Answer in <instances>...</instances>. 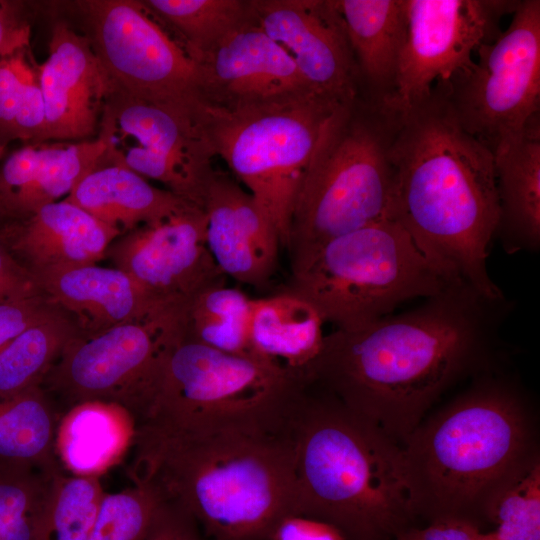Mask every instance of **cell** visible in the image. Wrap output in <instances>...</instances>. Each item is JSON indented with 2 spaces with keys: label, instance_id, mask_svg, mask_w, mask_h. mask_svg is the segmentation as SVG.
Listing matches in <instances>:
<instances>
[{
  "label": "cell",
  "instance_id": "44dd1931",
  "mask_svg": "<svg viewBox=\"0 0 540 540\" xmlns=\"http://www.w3.org/2000/svg\"><path fill=\"white\" fill-rule=\"evenodd\" d=\"M103 152L104 146L97 138L23 147L11 154L1 168L0 202L11 211L30 216L67 197L98 167Z\"/></svg>",
  "mask_w": 540,
  "mask_h": 540
},
{
  "label": "cell",
  "instance_id": "d6986e66",
  "mask_svg": "<svg viewBox=\"0 0 540 540\" xmlns=\"http://www.w3.org/2000/svg\"><path fill=\"white\" fill-rule=\"evenodd\" d=\"M204 212L207 246L221 272L251 286L267 283L281 245L254 197L234 177L215 170Z\"/></svg>",
  "mask_w": 540,
  "mask_h": 540
},
{
  "label": "cell",
  "instance_id": "836d02e7",
  "mask_svg": "<svg viewBox=\"0 0 540 540\" xmlns=\"http://www.w3.org/2000/svg\"><path fill=\"white\" fill-rule=\"evenodd\" d=\"M23 51L0 59V139L42 143L46 128L43 96L37 67Z\"/></svg>",
  "mask_w": 540,
  "mask_h": 540
},
{
  "label": "cell",
  "instance_id": "1f68e13d",
  "mask_svg": "<svg viewBox=\"0 0 540 540\" xmlns=\"http://www.w3.org/2000/svg\"><path fill=\"white\" fill-rule=\"evenodd\" d=\"M483 522L496 540H540V460L533 452L487 495Z\"/></svg>",
  "mask_w": 540,
  "mask_h": 540
},
{
  "label": "cell",
  "instance_id": "7a4b0ae2",
  "mask_svg": "<svg viewBox=\"0 0 540 540\" xmlns=\"http://www.w3.org/2000/svg\"><path fill=\"white\" fill-rule=\"evenodd\" d=\"M397 110L391 217L450 280L505 297L487 268L499 219L493 153L460 125L439 85Z\"/></svg>",
  "mask_w": 540,
  "mask_h": 540
},
{
  "label": "cell",
  "instance_id": "e0dca14e",
  "mask_svg": "<svg viewBox=\"0 0 540 540\" xmlns=\"http://www.w3.org/2000/svg\"><path fill=\"white\" fill-rule=\"evenodd\" d=\"M199 65L203 102L215 107L232 109L312 92L288 53L251 18L219 41Z\"/></svg>",
  "mask_w": 540,
  "mask_h": 540
},
{
  "label": "cell",
  "instance_id": "ba28073f",
  "mask_svg": "<svg viewBox=\"0 0 540 540\" xmlns=\"http://www.w3.org/2000/svg\"><path fill=\"white\" fill-rule=\"evenodd\" d=\"M342 105L310 91L232 109L203 103L215 156L264 210L281 248L288 246L296 197L321 132Z\"/></svg>",
  "mask_w": 540,
  "mask_h": 540
},
{
  "label": "cell",
  "instance_id": "4fadbf2b",
  "mask_svg": "<svg viewBox=\"0 0 540 540\" xmlns=\"http://www.w3.org/2000/svg\"><path fill=\"white\" fill-rule=\"evenodd\" d=\"M94 51L110 82L137 98L196 107L201 69L142 1L84 3Z\"/></svg>",
  "mask_w": 540,
  "mask_h": 540
},
{
  "label": "cell",
  "instance_id": "9a60e30c",
  "mask_svg": "<svg viewBox=\"0 0 540 540\" xmlns=\"http://www.w3.org/2000/svg\"><path fill=\"white\" fill-rule=\"evenodd\" d=\"M107 255L150 296L173 306H188L226 280L207 246L204 209L194 205L120 235Z\"/></svg>",
  "mask_w": 540,
  "mask_h": 540
},
{
  "label": "cell",
  "instance_id": "ffe728a7",
  "mask_svg": "<svg viewBox=\"0 0 540 540\" xmlns=\"http://www.w3.org/2000/svg\"><path fill=\"white\" fill-rule=\"evenodd\" d=\"M42 293L76 325L92 336L123 323L139 321L176 308L150 296L127 273L96 264L33 274Z\"/></svg>",
  "mask_w": 540,
  "mask_h": 540
},
{
  "label": "cell",
  "instance_id": "d4e9b609",
  "mask_svg": "<svg viewBox=\"0 0 540 540\" xmlns=\"http://www.w3.org/2000/svg\"><path fill=\"white\" fill-rule=\"evenodd\" d=\"M324 320L305 299L281 291L252 299L250 344L254 355L307 383L325 334Z\"/></svg>",
  "mask_w": 540,
  "mask_h": 540
},
{
  "label": "cell",
  "instance_id": "8992f818",
  "mask_svg": "<svg viewBox=\"0 0 540 540\" xmlns=\"http://www.w3.org/2000/svg\"><path fill=\"white\" fill-rule=\"evenodd\" d=\"M397 118L388 101L361 93L328 119L294 204L291 270L330 240L391 217Z\"/></svg>",
  "mask_w": 540,
  "mask_h": 540
},
{
  "label": "cell",
  "instance_id": "5bb4252c",
  "mask_svg": "<svg viewBox=\"0 0 540 540\" xmlns=\"http://www.w3.org/2000/svg\"><path fill=\"white\" fill-rule=\"evenodd\" d=\"M515 0H403L405 34L393 92L397 108L427 96L472 63V55L500 34Z\"/></svg>",
  "mask_w": 540,
  "mask_h": 540
},
{
  "label": "cell",
  "instance_id": "ab89813d",
  "mask_svg": "<svg viewBox=\"0 0 540 540\" xmlns=\"http://www.w3.org/2000/svg\"><path fill=\"white\" fill-rule=\"evenodd\" d=\"M41 294L33 274L0 245V302L23 300Z\"/></svg>",
  "mask_w": 540,
  "mask_h": 540
},
{
  "label": "cell",
  "instance_id": "f1b7e54d",
  "mask_svg": "<svg viewBox=\"0 0 540 540\" xmlns=\"http://www.w3.org/2000/svg\"><path fill=\"white\" fill-rule=\"evenodd\" d=\"M142 2L198 63L219 41L250 19L249 0Z\"/></svg>",
  "mask_w": 540,
  "mask_h": 540
},
{
  "label": "cell",
  "instance_id": "4dcf8cb0",
  "mask_svg": "<svg viewBox=\"0 0 540 540\" xmlns=\"http://www.w3.org/2000/svg\"><path fill=\"white\" fill-rule=\"evenodd\" d=\"M77 335L74 322L60 311L0 347V393L40 385L66 344Z\"/></svg>",
  "mask_w": 540,
  "mask_h": 540
},
{
  "label": "cell",
  "instance_id": "74e56055",
  "mask_svg": "<svg viewBox=\"0 0 540 540\" xmlns=\"http://www.w3.org/2000/svg\"><path fill=\"white\" fill-rule=\"evenodd\" d=\"M142 540L210 539L186 511L163 500Z\"/></svg>",
  "mask_w": 540,
  "mask_h": 540
},
{
  "label": "cell",
  "instance_id": "603a6c76",
  "mask_svg": "<svg viewBox=\"0 0 540 540\" xmlns=\"http://www.w3.org/2000/svg\"><path fill=\"white\" fill-rule=\"evenodd\" d=\"M121 233L67 201L47 204L29 216L11 244L32 274L96 264Z\"/></svg>",
  "mask_w": 540,
  "mask_h": 540
},
{
  "label": "cell",
  "instance_id": "f35d334b",
  "mask_svg": "<svg viewBox=\"0 0 540 540\" xmlns=\"http://www.w3.org/2000/svg\"><path fill=\"white\" fill-rule=\"evenodd\" d=\"M396 540H496L492 531L485 532L477 524L462 518H441L425 526H412Z\"/></svg>",
  "mask_w": 540,
  "mask_h": 540
},
{
  "label": "cell",
  "instance_id": "8fae6325",
  "mask_svg": "<svg viewBox=\"0 0 540 540\" xmlns=\"http://www.w3.org/2000/svg\"><path fill=\"white\" fill-rule=\"evenodd\" d=\"M97 134L104 146L98 166L127 168L204 209L215 154L204 128L202 104L145 100L110 82Z\"/></svg>",
  "mask_w": 540,
  "mask_h": 540
},
{
  "label": "cell",
  "instance_id": "3957f363",
  "mask_svg": "<svg viewBox=\"0 0 540 540\" xmlns=\"http://www.w3.org/2000/svg\"><path fill=\"white\" fill-rule=\"evenodd\" d=\"M132 482L186 511L210 540H269L296 514L293 452L285 428L136 429Z\"/></svg>",
  "mask_w": 540,
  "mask_h": 540
},
{
  "label": "cell",
  "instance_id": "83f0119b",
  "mask_svg": "<svg viewBox=\"0 0 540 540\" xmlns=\"http://www.w3.org/2000/svg\"><path fill=\"white\" fill-rule=\"evenodd\" d=\"M59 419L40 385L0 393V461L62 469L55 451Z\"/></svg>",
  "mask_w": 540,
  "mask_h": 540
},
{
  "label": "cell",
  "instance_id": "cb8c5ba5",
  "mask_svg": "<svg viewBox=\"0 0 540 540\" xmlns=\"http://www.w3.org/2000/svg\"><path fill=\"white\" fill-rule=\"evenodd\" d=\"M357 67L361 92H393L405 34L403 0H335Z\"/></svg>",
  "mask_w": 540,
  "mask_h": 540
},
{
  "label": "cell",
  "instance_id": "8d00e7d4",
  "mask_svg": "<svg viewBox=\"0 0 540 540\" xmlns=\"http://www.w3.org/2000/svg\"><path fill=\"white\" fill-rule=\"evenodd\" d=\"M60 311L44 294L23 300L0 302V347L31 325Z\"/></svg>",
  "mask_w": 540,
  "mask_h": 540
},
{
  "label": "cell",
  "instance_id": "4316f807",
  "mask_svg": "<svg viewBox=\"0 0 540 540\" xmlns=\"http://www.w3.org/2000/svg\"><path fill=\"white\" fill-rule=\"evenodd\" d=\"M65 199L121 235L164 220L192 205L117 165L98 166Z\"/></svg>",
  "mask_w": 540,
  "mask_h": 540
},
{
  "label": "cell",
  "instance_id": "7bdbcfd3",
  "mask_svg": "<svg viewBox=\"0 0 540 540\" xmlns=\"http://www.w3.org/2000/svg\"><path fill=\"white\" fill-rule=\"evenodd\" d=\"M2 150H3V144H2V141H1V139H0V156H1V154H2Z\"/></svg>",
  "mask_w": 540,
  "mask_h": 540
},
{
  "label": "cell",
  "instance_id": "484cf974",
  "mask_svg": "<svg viewBox=\"0 0 540 540\" xmlns=\"http://www.w3.org/2000/svg\"><path fill=\"white\" fill-rule=\"evenodd\" d=\"M137 423L123 407L101 401L78 404L60 416L55 451L63 471L99 477L132 448Z\"/></svg>",
  "mask_w": 540,
  "mask_h": 540
},
{
  "label": "cell",
  "instance_id": "9c48e42d",
  "mask_svg": "<svg viewBox=\"0 0 540 540\" xmlns=\"http://www.w3.org/2000/svg\"><path fill=\"white\" fill-rule=\"evenodd\" d=\"M304 383L265 360L222 352L184 334L168 349L138 426L284 428Z\"/></svg>",
  "mask_w": 540,
  "mask_h": 540
},
{
  "label": "cell",
  "instance_id": "d590c367",
  "mask_svg": "<svg viewBox=\"0 0 540 540\" xmlns=\"http://www.w3.org/2000/svg\"><path fill=\"white\" fill-rule=\"evenodd\" d=\"M104 493L88 540H142L162 503L146 483Z\"/></svg>",
  "mask_w": 540,
  "mask_h": 540
},
{
  "label": "cell",
  "instance_id": "277c9868",
  "mask_svg": "<svg viewBox=\"0 0 540 540\" xmlns=\"http://www.w3.org/2000/svg\"><path fill=\"white\" fill-rule=\"evenodd\" d=\"M286 431L296 514L327 522L346 540H396L417 516L402 445L334 395L297 392Z\"/></svg>",
  "mask_w": 540,
  "mask_h": 540
},
{
  "label": "cell",
  "instance_id": "f546056e",
  "mask_svg": "<svg viewBox=\"0 0 540 540\" xmlns=\"http://www.w3.org/2000/svg\"><path fill=\"white\" fill-rule=\"evenodd\" d=\"M251 310L252 299L240 289L212 286L188 305L185 338L229 354L256 357L250 344Z\"/></svg>",
  "mask_w": 540,
  "mask_h": 540
},
{
  "label": "cell",
  "instance_id": "b9f144b4",
  "mask_svg": "<svg viewBox=\"0 0 540 540\" xmlns=\"http://www.w3.org/2000/svg\"><path fill=\"white\" fill-rule=\"evenodd\" d=\"M30 40V27L9 4L0 2V59L23 51Z\"/></svg>",
  "mask_w": 540,
  "mask_h": 540
},
{
  "label": "cell",
  "instance_id": "6da1fadb",
  "mask_svg": "<svg viewBox=\"0 0 540 540\" xmlns=\"http://www.w3.org/2000/svg\"><path fill=\"white\" fill-rule=\"evenodd\" d=\"M506 303L459 282L412 310L335 329L307 381L403 445L444 391L488 367Z\"/></svg>",
  "mask_w": 540,
  "mask_h": 540
},
{
  "label": "cell",
  "instance_id": "ac0fdd59",
  "mask_svg": "<svg viewBox=\"0 0 540 540\" xmlns=\"http://www.w3.org/2000/svg\"><path fill=\"white\" fill-rule=\"evenodd\" d=\"M37 67L47 140H78L98 130L110 80L87 36L54 25L46 61Z\"/></svg>",
  "mask_w": 540,
  "mask_h": 540
},
{
  "label": "cell",
  "instance_id": "d6a6232c",
  "mask_svg": "<svg viewBox=\"0 0 540 540\" xmlns=\"http://www.w3.org/2000/svg\"><path fill=\"white\" fill-rule=\"evenodd\" d=\"M61 472L0 461V540H41L45 507Z\"/></svg>",
  "mask_w": 540,
  "mask_h": 540
},
{
  "label": "cell",
  "instance_id": "5b68a950",
  "mask_svg": "<svg viewBox=\"0 0 540 540\" xmlns=\"http://www.w3.org/2000/svg\"><path fill=\"white\" fill-rule=\"evenodd\" d=\"M531 447L518 392L502 380H478L402 445L417 519L462 518L481 527L487 495Z\"/></svg>",
  "mask_w": 540,
  "mask_h": 540
},
{
  "label": "cell",
  "instance_id": "7402d4cb",
  "mask_svg": "<svg viewBox=\"0 0 540 540\" xmlns=\"http://www.w3.org/2000/svg\"><path fill=\"white\" fill-rule=\"evenodd\" d=\"M499 219L495 236L508 254L540 246V114L493 153Z\"/></svg>",
  "mask_w": 540,
  "mask_h": 540
},
{
  "label": "cell",
  "instance_id": "2e32d148",
  "mask_svg": "<svg viewBox=\"0 0 540 540\" xmlns=\"http://www.w3.org/2000/svg\"><path fill=\"white\" fill-rule=\"evenodd\" d=\"M250 18L292 58L306 86L338 103L361 94L335 0H249Z\"/></svg>",
  "mask_w": 540,
  "mask_h": 540
},
{
  "label": "cell",
  "instance_id": "52a82bcc",
  "mask_svg": "<svg viewBox=\"0 0 540 540\" xmlns=\"http://www.w3.org/2000/svg\"><path fill=\"white\" fill-rule=\"evenodd\" d=\"M454 283L397 220L385 217L325 243L291 270L283 291L311 303L336 329L354 330Z\"/></svg>",
  "mask_w": 540,
  "mask_h": 540
},
{
  "label": "cell",
  "instance_id": "e575fe53",
  "mask_svg": "<svg viewBox=\"0 0 540 540\" xmlns=\"http://www.w3.org/2000/svg\"><path fill=\"white\" fill-rule=\"evenodd\" d=\"M103 495L98 477L58 474L43 514L41 540H88Z\"/></svg>",
  "mask_w": 540,
  "mask_h": 540
},
{
  "label": "cell",
  "instance_id": "30bf717a",
  "mask_svg": "<svg viewBox=\"0 0 540 540\" xmlns=\"http://www.w3.org/2000/svg\"><path fill=\"white\" fill-rule=\"evenodd\" d=\"M187 309L72 338L40 384L60 416L78 404L101 401L123 407L141 423L163 359L185 334Z\"/></svg>",
  "mask_w": 540,
  "mask_h": 540
},
{
  "label": "cell",
  "instance_id": "7c38bea8",
  "mask_svg": "<svg viewBox=\"0 0 540 540\" xmlns=\"http://www.w3.org/2000/svg\"><path fill=\"white\" fill-rule=\"evenodd\" d=\"M476 53L436 85L460 125L494 153L539 113L540 1L520 0L507 29Z\"/></svg>",
  "mask_w": 540,
  "mask_h": 540
},
{
  "label": "cell",
  "instance_id": "60d3db41",
  "mask_svg": "<svg viewBox=\"0 0 540 540\" xmlns=\"http://www.w3.org/2000/svg\"><path fill=\"white\" fill-rule=\"evenodd\" d=\"M269 540H346L333 525L301 514L283 517L273 528Z\"/></svg>",
  "mask_w": 540,
  "mask_h": 540
}]
</instances>
